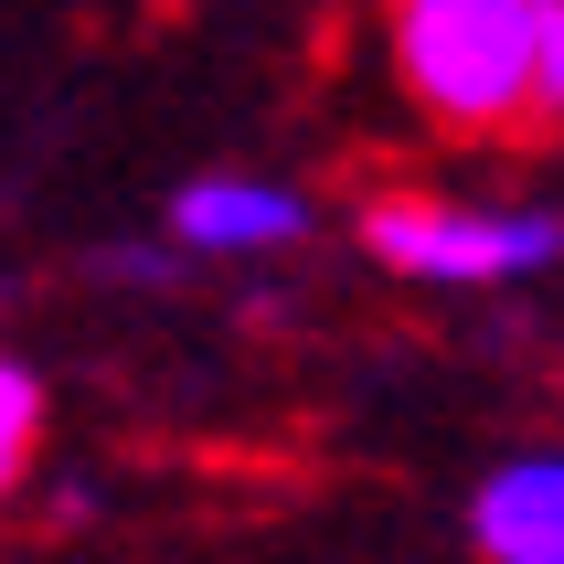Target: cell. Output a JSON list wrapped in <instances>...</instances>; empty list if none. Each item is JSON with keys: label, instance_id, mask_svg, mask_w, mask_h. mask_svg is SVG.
Segmentation results:
<instances>
[{"label": "cell", "instance_id": "6da1fadb", "mask_svg": "<svg viewBox=\"0 0 564 564\" xmlns=\"http://www.w3.org/2000/svg\"><path fill=\"white\" fill-rule=\"evenodd\" d=\"M394 64L415 107H437L447 128L554 118L564 11L554 0H394Z\"/></svg>", "mask_w": 564, "mask_h": 564}, {"label": "cell", "instance_id": "7a4b0ae2", "mask_svg": "<svg viewBox=\"0 0 564 564\" xmlns=\"http://www.w3.org/2000/svg\"><path fill=\"white\" fill-rule=\"evenodd\" d=\"M362 246L383 267H405V278H447V288H479V278H533L554 267L564 224L543 203L522 214H458V203H373L362 214Z\"/></svg>", "mask_w": 564, "mask_h": 564}, {"label": "cell", "instance_id": "3957f363", "mask_svg": "<svg viewBox=\"0 0 564 564\" xmlns=\"http://www.w3.org/2000/svg\"><path fill=\"white\" fill-rule=\"evenodd\" d=\"M171 235L203 256H256V246H299L310 235V203L278 182H246V171H214V182H192L171 203Z\"/></svg>", "mask_w": 564, "mask_h": 564}, {"label": "cell", "instance_id": "277c9868", "mask_svg": "<svg viewBox=\"0 0 564 564\" xmlns=\"http://www.w3.org/2000/svg\"><path fill=\"white\" fill-rule=\"evenodd\" d=\"M469 533L490 564H564V469L554 458H501L469 501Z\"/></svg>", "mask_w": 564, "mask_h": 564}, {"label": "cell", "instance_id": "5b68a950", "mask_svg": "<svg viewBox=\"0 0 564 564\" xmlns=\"http://www.w3.org/2000/svg\"><path fill=\"white\" fill-rule=\"evenodd\" d=\"M32 437H43V383L22 362H0V501H11V479L32 469Z\"/></svg>", "mask_w": 564, "mask_h": 564}]
</instances>
